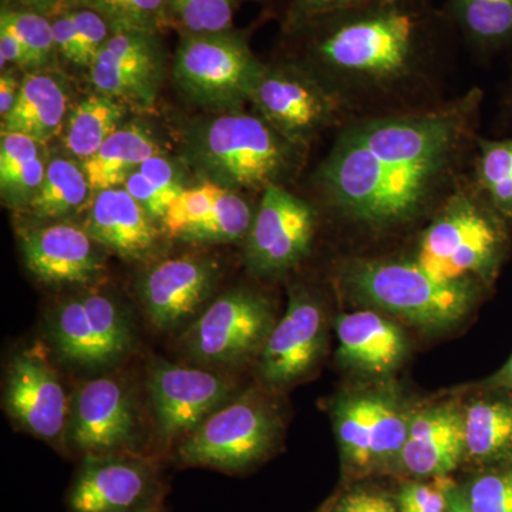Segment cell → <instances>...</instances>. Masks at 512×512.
Wrapping results in <instances>:
<instances>
[{
    "instance_id": "48",
    "label": "cell",
    "mask_w": 512,
    "mask_h": 512,
    "mask_svg": "<svg viewBox=\"0 0 512 512\" xmlns=\"http://www.w3.org/2000/svg\"><path fill=\"white\" fill-rule=\"evenodd\" d=\"M451 500H453V498H451ZM451 512H458L456 508H454L453 501H451Z\"/></svg>"
},
{
    "instance_id": "21",
    "label": "cell",
    "mask_w": 512,
    "mask_h": 512,
    "mask_svg": "<svg viewBox=\"0 0 512 512\" xmlns=\"http://www.w3.org/2000/svg\"><path fill=\"white\" fill-rule=\"evenodd\" d=\"M69 439L86 456L127 453L137 439V416L128 390L113 377L84 382L70 409Z\"/></svg>"
},
{
    "instance_id": "41",
    "label": "cell",
    "mask_w": 512,
    "mask_h": 512,
    "mask_svg": "<svg viewBox=\"0 0 512 512\" xmlns=\"http://www.w3.org/2000/svg\"><path fill=\"white\" fill-rule=\"evenodd\" d=\"M53 35L60 66L76 67L77 53H79V30H77L76 18H74L73 6L64 9L52 16Z\"/></svg>"
},
{
    "instance_id": "5",
    "label": "cell",
    "mask_w": 512,
    "mask_h": 512,
    "mask_svg": "<svg viewBox=\"0 0 512 512\" xmlns=\"http://www.w3.org/2000/svg\"><path fill=\"white\" fill-rule=\"evenodd\" d=\"M339 282L356 301L426 330L453 328L474 308L480 286L440 284L409 258L356 256Z\"/></svg>"
},
{
    "instance_id": "33",
    "label": "cell",
    "mask_w": 512,
    "mask_h": 512,
    "mask_svg": "<svg viewBox=\"0 0 512 512\" xmlns=\"http://www.w3.org/2000/svg\"><path fill=\"white\" fill-rule=\"evenodd\" d=\"M471 178L495 210L512 221V138H478Z\"/></svg>"
},
{
    "instance_id": "34",
    "label": "cell",
    "mask_w": 512,
    "mask_h": 512,
    "mask_svg": "<svg viewBox=\"0 0 512 512\" xmlns=\"http://www.w3.org/2000/svg\"><path fill=\"white\" fill-rule=\"evenodd\" d=\"M0 22L6 23L19 37L26 55L28 72H56L60 60L57 55L52 19L33 10L0 5Z\"/></svg>"
},
{
    "instance_id": "10",
    "label": "cell",
    "mask_w": 512,
    "mask_h": 512,
    "mask_svg": "<svg viewBox=\"0 0 512 512\" xmlns=\"http://www.w3.org/2000/svg\"><path fill=\"white\" fill-rule=\"evenodd\" d=\"M49 333L60 357L84 369L113 366L133 345L126 312L101 291H84L57 303L50 313Z\"/></svg>"
},
{
    "instance_id": "30",
    "label": "cell",
    "mask_w": 512,
    "mask_h": 512,
    "mask_svg": "<svg viewBox=\"0 0 512 512\" xmlns=\"http://www.w3.org/2000/svg\"><path fill=\"white\" fill-rule=\"evenodd\" d=\"M458 36L474 53L491 56L512 43V0H447Z\"/></svg>"
},
{
    "instance_id": "38",
    "label": "cell",
    "mask_w": 512,
    "mask_h": 512,
    "mask_svg": "<svg viewBox=\"0 0 512 512\" xmlns=\"http://www.w3.org/2000/svg\"><path fill=\"white\" fill-rule=\"evenodd\" d=\"M456 491L447 476L433 477L429 483L406 485L399 495V512H451V498Z\"/></svg>"
},
{
    "instance_id": "24",
    "label": "cell",
    "mask_w": 512,
    "mask_h": 512,
    "mask_svg": "<svg viewBox=\"0 0 512 512\" xmlns=\"http://www.w3.org/2000/svg\"><path fill=\"white\" fill-rule=\"evenodd\" d=\"M340 365L369 377H386L403 365L407 338L379 311L346 312L335 322Z\"/></svg>"
},
{
    "instance_id": "49",
    "label": "cell",
    "mask_w": 512,
    "mask_h": 512,
    "mask_svg": "<svg viewBox=\"0 0 512 512\" xmlns=\"http://www.w3.org/2000/svg\"><path fill=\"white\" fill-rule=\"evenodd\" d=\"M512 100V99H511Z\"/></svg>"
},
{
    "instance_id": "19",
    "label": "cell",
    "mask_w": 512,
    "mask_h": 512,
    "mask_svg": "<svg viewBox=\"0 0 512 512\" xmlns=\"http://www.w3.org/2000/svg\"><path fill=\"white\" fill-rule=\"evenodd\" d=\"M255 210L247 194L197 183L178 195L160 227L168 238L184 244H239L247 238Z\"/></svg>"
},
{
    "instance_id": "42",
    "label": "cell",
    "mask_w": 512,
    "mask_h": 512,
    "mask_svg": "<svg viewBox=\"0 0 512 512\" xmlns=\"http://www.w3.org/2000/svg\"><path fill=\"white\" fill-rule=\"evenodd\" d=\"M333 512H399V507L386 495L355 490L343 495Z\"/></svg>"
},
{
    "instance_id": "39",
    "label": "cell",
    "mask_w": 512,
    "mask_h": 512,
    "mask_svg": "<svg viewBox=\"0 0 512 512\" xmlns=\"http://www.w3.org/2000/svg\"><path fill=\"white\" fill-rule=\"evenodd\" d=\"M73 12L79 30V53L74 69L89 73L101 49L113 35L114 29L106 19L101 18L99 13L93 10L73 6Z\"/></svg>"
},
{
    "instance_id": "36",
    "label": "cell",
    "mask_w": 512,
    "mask_h": 512,
    "mask_svg": "<svg viewBox=\"0 0 512 512\" xmlns=\"http://www.w3.org/2000/svg\"><path fill=\"white\" fill-rule=\"evenodd\" d=\"M99 13L114 30L164 33L168 29L167 0H74Z\"/></svg>"
},
{
    "instance_id": "9",
    "label": "cell",
    "mask_w": 512,
    "mask_h": 512,
    "mask_svg": "<svg viewBox=\"0 0 512 512\" xmlns=\"http://www.w3.org/2000/svg\"><path fill=\"white\" fill-rule=\"evenodd\" d=\"M275 323L274 306L264 293L231 289L192 320L183 345L195 362L238 367L259 356Z\"/></svg>"
},
{
    "instance_id": "22",
    "label": "cell",
    "mask_w": 512,
    "mask_h": 512,
    "mask_svg": "<svg viewBox=\"0 0 512 512\" xmlns=\"http://www.w3.org/2000/svg\"><path fill=\"white\" fill-rule=\"evenodd\" d=\"M124 187L93 194L84 228L94 241L126 261L154 255L163 229Z\"/></svg>"
},
{
    "instance_id": "35",
    "label": "cell",
    "mask_w": 512,
    "mask_h": 512,
    "mask_svg": "<svg viewBox=\"0 0 512 512\" xmlns=\"http://www.w3.org/2000/svg\"><path fill=\"white\" fill-rule=\"evenodd\" d=\"M244 0H167L168 28L180 36L211 35L234 29Z\"/></svg>"
},
{
    "instance_id": "3",
    "label": "cell",
    "mask_w": 512,
    "mask_h": 512,
    "mask_svg": "<svg viewBox=\"0 0 512 512\" xmlns=\"http://www.w3.org/2000/svg\"><path fill=\"white\" fill-rule=\"evenodd\" d=\"M177 134V157L194 180L241 194L291 187L308 161V147L292 143L255 111L191 117Z\"/></svg>"
},
{
    "instance_id": "11",
    "label": "cell",
    "mask_w": 512,
    "mask_h": 512,
    "mask_svg": "<svg viewBox=\"0 0 512 512\" xmlns=\"http://www.w3.org/2000/svg\"><path fill=\"white\" fill-rule=\"evenodd\" d=\"M320 212L289 187L272 185L259 198L242 258L256 276H279L311 254Z\"/></svg>"
},
{
    "instance_id": "13",
    "label": "cell",
    "mask_w": 512,
    "mask_h": 512,
    "mask_svg": "<svg viewBox=\"0 0 512 512\" xmlns=\"http://www.w3.org/2000/svg\"><path fill=\"white\" fill-rule=\"evenodd\" d=\"M167 74L163 33L114 30L87 76L94 92L143 113L156 106Z\"/></svg>"
},
{
    "instance_id": "44",
    "label": "cell",
    "mask_w": 512,
    "mask_h": 512,
    "mask_svg": "<svg viewBox=\"0 0 512 512\" xmlns=\"http://www.w3.org/2000/svg\"><path fill=\"white\" fill-rule=\"evenodd\" d=\"M25 72L18 67H8L0 74V116H8L18 100Z\"/></svg>"
},
{
    "instance_id": "1",
    "label": "cell",
    "mask_w": 512,
    "mask_h": 512,
    "mask_svg": "<svg viewBox=\"0 0 512 512\" xmlns=\"http://www.w3.org/2000/svg\"><path fill=\"white\" fill-rule=\"evenodd\" d=\"M481 103L473 87L433 109L349 121L311 175L313 204L370 234L429 221L470 175Z\"/></svg>"
},
{
    "instance_id": "8",
    "label": "cell",
    "mask_w": 512,
    "mask_h": 512,
    "mask_svg": "<svg viewBox=\"0 0 512 512\" xmlns=\"http://www.w3.org/2000/svg\"><path fill=\"white\" fill-rule=\"evenodd\" d=\"M249 104L282 136L308 148L326 131L352 121L318 79L282 57L264 62Z\"/></svg>"
},
{
    "instance_id": "23",
    "label": "cell",
    "mask_w": 512,
    "mask_h": 512,
    "mask_svg": "<svg viewBox=\"0 0 512 512\" xmlns=\"http://www.w3.org/2000/svg\"><path fill=\"white\" fill-rule=\"evenodd\" d=\"M466 457L464 409L454 402L412 414L400 464L416 477L447 476Z\"/></svg>"
},
{
    "instance_id": "15",
    "label": "cell",
    "mask_w": 512,
    "mask_h": 512,
    "mask_svg": "<svg viewBox=\"0 0 512 512\" xmlns=\"http://www.w3.org/2000/svg\"><path fill=\"white\" fill-rule=\"evenodd\" d=\"M235 386L212 372L154 362L148 373V394L158 436L165 444L183 441L212 413L231 400Z\"/></svg>"
},
{
    "instance_id": "37",
    "label": "cell",
    "mask_w": 512,
    "mask_h": 512,
    "mask_svg": "<svg viewBox=\"0 0 512 512\" xmlns=\"http://www.w3.org/2000/svg\"><path fill=\"white\" fill-rule=\"evenodd\" d=\"M466 501L471 512H512V468L478 477Z\"/></svg>"
},
{
    "instance_id": "26",
    "label": "cell",
    "mask_w": 512,
    "mask_h": 512,
    "mask_svg": "<svg viewBox=\"0 0 512 512\" xmlns=\"http://www.w3.org/2000/svg\"><path fill=\"white\" fill-rule=\"evenodd\" d=\"M164 153L160 141L151 128L143 123L124 124L97 150L83 161V170L93 194L123 187L128 175L148 158Z\"/></svg>"
},
{
    "instance_id": "16",
    "label": "cell",
    "mask_w": 512,
    "mask_h": 512,
    "mask_svg": "<svg viewBox=\"0 0 512 512\" xmlns=\"http://www.w3.org/2000/svg\"><path fill=\"white\" fill-rule=\"evenodd\" d=\"M325 348L322 303L305 286H293L284 316L275 323L259 353V375L274 387L301 382L319 365Z\"/></svg>"
},
{
    "instance_id": "31",
    "label": "cell",
    "mask_w": 512,
    "mask_h": 512,
    "mask_svg": "<svg viewBox=\"0 0 512 512\" xmlns=\"http://www.w3.org/2000/svg\"><path fill=\"white\" fill-rule=\"evenodd\" d=\"M466 458L477 463H498L512 456V403L493 397L464 409Z\"/></svg>"
},
{
    "instance_id": "46",
    "label": "cell",
    "mask_w": 512,
    "mask_h": 512,
    "mask_svg": "<svg viewBox=\"0 0 512 512\" xmlns=\"http://www.w3.org/2000/svg\"><path fill=\"white\" fill-rule=\"evenodd\" d=\"M493 386L497 389L512 390V356L503 369L493 377Z\"/></svg>"
},
{
    "instance_id": "47",
    "label": "cell",
    "mask_w": 512,
    "mask_h": 512,
    "mask_svg": "<svg viewBox=\"0 0 512 512\" xmlns=\"http://www.w3.org/2000/svg\"><path fill=\"white\" fill-rule=\"evenodd\" d=\"M146 512H164V504L158 503L157 505H154V507H151L150 510H147Z\"/></svg>"
},
{
    "instance_id": "17",
    "label": "cell",
    "mask_w": 512,
    "mask_h": 512,
    "mask_svg": "<svg viewBox=\"0 0 512 512\" xmlns=\"http://www.w3.org/2000/svg\"><path fill=\"white\" fill-rule=\"evenodd\" d=\"M220 276V264L208 255H178L151 265L137 284L151 325L168 332L197 318Z\"/></svg>"
},
{
    "instance_id": "4",
    "label": "cell",
    "mask_w": 512,
    "mask_h": 512,
    "mask_svg": "<svg viewBox=\"0 0 512 512\" xmlns=\"http://www.w3.org/2000/svg\"><path fill=\"white\" fill-rule=\"evenodd\" d=\"M508 221L470 175L426 222L412 256L430 278L448 285H490L510 248Z\"/></svg>"
},
{
    "instance_id": "18",
    "label": "cell",
    "mask_w": 512,
    "mask_h": 512,
    "mask_svg": "<svg viewBox=\"0 0 512 512\" xmlns=\"http://www.w3.org/2000/svg\"><path fill=\"white\" fill-rule=\"evenodd\" d=\"M5 404L22 429L46 441L69 427V397L42 345L20 350L6 370Z\"/></svg>"
},
{
    "instance_id": "20",
    "label": "cell",
    "mask_w": 512,
    "mask_h": 512,
    "mask_svg": "<svg viewBox=\"0 0 512 512\" xmlns=\"http://www.w3.org/2000/svg\"><path fill=\"white\" fill-rule=\"evenodd\" d=\"M23 261L37 281L87 285L104 274L103 247L72 221L28 225L19 232Z\"/></svg>"
},
{
    "instance_id": "27",
    "label": "cell",
    "mask_w": 512,
    "mask_h": 512,
    "mask_svg": "<svg viewBox=\"0 0 512 512\" xmlns=\"http://www.w3.org/2000/svg\"><path fill=\"white\" fill-rule=\"evenodd\" d=\"M46 144L19 133L0 134V197L22 214L39 191L50 157Z\"/></svg>"
},
{
    "instance_id": "2",
    "label": "cell",
    "mask_w": 512,
    "mask_h": 512,
    "mask_svg": "<svg viewBox=\"0 0 512 512\" xmlns=\"http://www.w3.org/2000/svg\"><path fill=\"white\" fill-rule=\"evenodd\" d=\"M458 40L431 0H362L281 29L276 57L311 73L350 119H367L444 103Z\"/></svg>"
},
{
    "instance_id": "7",
    "label": "cell",
    "mask_w": 512,
    "mask_h": 512,
    "mask_svg": "<svg viewBox=\"0 0 512 512\" xmlns=\"http://www.w3.org/2000/svg\"><path fill=\"white\" fill-rule=\"evenodd\" d=\"M281 436V419L259 394H241L180 441L183 466L242 473L261 463Z\"/></svg>"
},
{
    "instance_id": "43",
    "label": "cell",
    "mask_w": 512,
    "mask_h": 512,
    "mask_svg": "<svg viewBox=\"0 0 512 512\" xmlns=\"http://www.w3.org/2000/svg\"><path fill=\"white\" fill-rule=\"evenodd\" d=\"M0 67H18L28 72V55L16 33L6 23L0 22Z\"/></svg>"
},
{
    "instance_id": "14",
    "label": "cell",
    "mask_w": 512,
    "mask_h": 512,
    "mask_svg": "<svg viewBox=\"0 0 512 512\" xmlns=\"http://www.w3.org/2000/svg\"><path fill=\"white\" fill-rule=\"evenodd\" d=\"M163 503L158 468L130 453L86 456L67 494L70 512H146Z\"/></svg>"
},
{
    "instance_id": "6",
    "label": "cell",
    "mask_w": 512,
    "mask_h": 512,
    "mask_svg": "<svg viewBox=\"0 0 512 512\" xmlns=\"http://www.w3.org/2000/svg\"><path fill=\"white\" fill-rule=\"evenodd\" d=\"M264 62L247 30L180 36L171 79L185 100L207 113L245 110Z\"/></svg>"
},
{
    "instance_id": "29",
    "label": "cell",
    "mask_w": 512,
    "mask_h": 512,
    "mask_svg": "<svg viewBox=\"0 0 512 512\" xmlns=\"http://www.w3.org/2000/svg\"><path fill=\"white\" fill-rule=\"evenodd\" d=\"M130 111L127 104L97 92L77 101L60 134L66 156L80 163L89 160L127 123Z\"/></svg>"
},
{
    "instance_id": "12",
    "label": "cell",
    "mask_w": 512,
    "mask_h": 512,
    "mask_svg": "<svg viewBox=\"0 0 512 512\" xmlns=\"http://www.w3.org/2000/svg\"><path fill=\"white\" fill-rule=\"evenodd\" d=\"M343 460L357 473L400 464L412 414L389 394L340 397L332 409Z\"/></svg>"
},
{
    "instance_id": "45",
    "label": "cell",
    "mask_w": 512,
    "mask_h": 512,
    "mask_svg": "<svg viewBox=\"0 0 512 512\" xmlns=\"http://www.w3.org/2000/svg\"><path fill=\"white\" fill-rule=\"evenodd\" d=\"M2 5L15 6L42 13L47 18L57 15L64 9L74 6V0H2Z\"/></svg>"
},
{
    "instance_id": "40",
    "label": "cell",
    "mask_w": 512,
    "mask_h": 512,
    "mask_svg": "<svg viewBox=\"0 0 512 512\" xmlns=\"http://www.w3.org/2000/svg\"><path fill=\"white\" fill-rule=\"evenodd\" d=\"M261 2L265 3L269 15L278 19L281 29H284L316 16L348 8L362 0H261Z\"/></svg>"
},
{
    "instance_id": "32",
    "label": "cell",
    "mask_w": 512,
    "mask_h": 512,
    "mask_svg": "<svg viewBox=\"0 0 512 512\" xmlns=\"http://www.w3.org/2000/svg\"><path fill=\"white\" fill-rule=\"evenodd\" d=\"M190 180L194 177L180 158L160 153L128 175L123 187L160 225L170 205L192 185Z\"/></svg>"
},
{
    "instance_id": "25",
    "label": "cell",
    "mask_w": 512,
    "mask_h": 512,
    "mask_svg": "<svg viewBox=\"0 0 512 512\" xmlns=\"http://www.w3.org/2000/svg\"><path fill=\"white\" fill-rule=\"evenodd\" d=\"M69 104V86L60 70L25 73L18 100L2 119V131L23 134L47 146L62 134L72 109Z\"/></svg>"
},
{
    "instance_id": "28",
    "label": "cell",
    "mask_w": 512,
    "mask_h": 512,
    "mask_svg": "<svg viewBox=\"0 0 512 512\" xmlns=\"http://www.w3.org/2000/svg\"><path fill=\"white\" fill-rule=\"evenodd\" d=\"M93 191L83 164L69 156L50 157L39 191L22 212L32 224L67 221L90 204Z\"/></svg>"
}]
</instances>
